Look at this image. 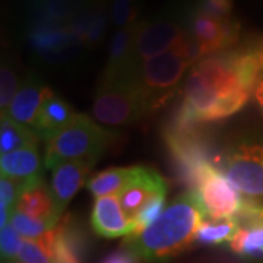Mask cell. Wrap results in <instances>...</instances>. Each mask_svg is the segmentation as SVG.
Here are the masks:
<instances>
[{"label":"cell","mask_w":263,"mask_h":263,"mask_svg":"<svg viewBox=\"0 0 263 263\" xmlns=\"http://www.w3.org/2000/svg\"><path fill=\"white\" fill-rule=\"evenodd\" d=\"M259 75L253 59L241 47L206 56L189 69L173 122L195 126L233 116L249 103Z\"/></svg>","instance_id":"6da1fadb"},{"label":"cell","mask_w":263,"mask_h":263,"mask_svg":"<svg viewBox=\"0 0 263 263\" xmlns=\"http://www.w3.org/2000/svg\"><path fill=\"white\" fill-rule=\"evenodd\" d=\"M205 218L197 192L187 190L174 197L149 227L127 235L124 247L146 262L167 260L192 246Z\"/></svg>","instance_id":"7a4b0ae2"},{"label":"cell","mask_w":263,"mask_h":263,"mask_svg":"<svg viewBox=\"0 0 263 263\" xmlns=\"http://www.w3.org/2000/svg\"><path fill=\"white\" fill-rule=\"evenodd\" d=\"M190 67L192 65L183 57L168 51L133 66L126 73L151 114L180 92L181 79L187 75Z\"/></svg>","instance_id":"3957f363"},{"label":"cell","mask_w":263,"mask_h":263,"mask_svg":"<svg viewBox=\"0 0 263 263\" xmlns=\"http://www.w3.org/2000/svg\"><path fill=\"white\" fill-rule=\"evenodd\" d=\"M114 139L113 132L98 126L85 114H76L73 122L46 143L44 167L53 170L62 162L78 160L97 162Z\"/></svg>","instance_id":"277c9868"},{"label":"cell","mask_w":263,"mask_h":263,"mask_svg":"<svg viewBox=\"0 0 263 263\" xmlns=\"http://www.w3.org/2000/svg\"><path fill=\"white\" fill-rule=\"evenodd\" d=\"M92 114L95 120L107 126H127L146 116V107L127 73L100 81L95 94Z\"/></svg>","instance_id":"5b68a950"},{"label":"cell","mask_w":263,"mask_h":263,"mask_svg":"<svg viewBox=\"0 0 263 263\" xmlns=\"http://www.w3.org/2000/svg\"><path fill=\"white\" fill-rule=\"evenodd\" d=\"M218 164L246 199L263 202V142L237 143Z\"/></svg>","instance_id":"8992f818"},{"label":"cell","mask_w":263,"mask_h":263,"mask_svg":"<svg viewBox=\"0 0 263 263\" xmlns=\"http://www.w3.org/2000/svg\"><path fill=\"white\" fill-rule=\"evenodd\" d=\"M195 192L209 219L235 218L249 202L214 164H206L202 168Z\"/></svg>","instance_id":"52a82bcc"},{"label":"cell","mask_w":263,"mask_h":263,"mask_svg":"<svg viewBox=\"0 0 263 263\" xmlns=\"http://www.w3.org/2000/svg\"><path fill=\"white\" fill-rule=\"evenodd\" d=\"M187 35V25H181L176 19L154 18L138 22L130 67L168 53Z\"/></svg>","instance_id":"ba28073f"},{"label":"cell","mask_w":263,"mask_h":263,"mask_svg":"<svg viewBox=\"0 0 263 263\" xmlns=\"http://www.w3.org/2000/svg\"><path fill=\"white\" fill-rule=\"evenodd\" d=\"M31 48L43 60L59 63L70 60L78 54L82 43L69 31L67 24L46 19H34L28 32Z\"/></svg>","instance_id":"9c48e42d"},{"label":"cell","mask_w":263,"mask_h":263,"mask_svg":"<svg viewBox=\"0 0 263 263\" xmlns=\"http://www.w3.org/2000/svg\"><path fill=\"white\" fill-rule=\"evenodd\" d=\"M238 233L230 243L237 254L263 260V205L249 200L246 208L235 216Z\"/></svg>","instance_id":"30bf717a"},{"label":"cell","mask_w":263,"mask_h":263,"mask_svg":"<svg viewBox=\"0 0 263 263\" xmlns=\"http://www.w3.org/2000/svg\"><path fill=\"white\" fill-rule=\"evenodd\" d=\"M95 162L88 160L67 161L59 164L53 168L51 176V195L54 199L57 215L62 218L66 206L84 186L88 179V174Z\"/></svg>","instance_id":"8fae6325"},{"label":"cell","mask_w":263,"mask_h":263,"mask_svg":"<svg viewBox=\"0 0 263 263\" xmlns=\"http://www.w3.org/2000/svg\"><path fill=\"white\" fill-rule=\"evenodd\" d=\"M161 192H167V181L154 168L136 167L133 179L117 196L124 214L129 216L130 221H133V218L148 202V199Z\"/></svg>","instance_id":"7c38bea8"},{"label":"cell","mask_w":263,"mask_h":263,"mask_svg":"<svg viewBox=\"0 0 263 263\" xmlns=\"http://www.w3.org/2000/svg\"><path fill=\"white\" fill-rule=\"evenodd\" d=\"M91 227L104 238L127 237L133 233V224L124 214L117 195L95 199L91 212Z\"/></svg>","instance_id":"4fadbf2b"},{"label":"cell","mask_w":263,"mask_h":263,"mask_svg":"<svg viewBox=\"0 0 263 263\" xmlns=\"http://www.w3.org/2000/svg\"><path fill=\"white\" fill-rule=\"evenodd\" d=\"M75 117L76 114L70 105L47 88L31 129L37 135L38 139L48 142L66 129Z\"/></svg>","instance_id":"5bb4252c"},{"label":"cell","mask_w":263,"mask_h":263,"mask_svg":"<svg viewBox=\"0 0 263 263\" xmlns=\"http://www.w3.org/2000/svg\"><path fill=\"white\" fill-rule=\"evenodd\" d=\"M16 211L24 212L35 219L48 221L54 226H57L59 221L62 219L57 215L51 190L47 187L43 177L22 181Z\"/></svg>","instance_id":"9a60e30c"},{"label":"cell","mask_w":263,"mask_h":263,"mask_svg":"<svg viewBox=\"0 0 263 263\" xmlns=\"http://www.w3.org/2000/svg\"><path fill=\"white\" fill-rule=\"evenodd\" d=\"M46 91L47 88L43 85L37 75H32V73L27 75L24 82L19 86L15 98L12 100L9 108L2 114L8 116L15 122L31 127L38 113V108L43 103Z\"/></svg>","instance_id":"2e32d148"},{"label":"cell","mask_w":263,"mask_h":263,"mask_svg":"<svg viewBox=\"0 0 263 263\" xmlns=\"http://www.w3.org/2000/svg\"><path fill=\"white\" fill-rule=\"evenodd\" d=\"M187 31L200 44L205 57L230 50L222 22L192 9L189 13Z\"/></svg>","instance_id":"e0dca14e"},{"label":"cell","mask_w":263,"mask_h":263,"mask_svg":"<svg viewBox=\"0 0 263 263\" xmlns=\"http://www.w3.org/2000/svg\"><path fill=\"white\" fill-rule=\"evenodd\" d=\"M44 161L38 154V146H29L0 157L2 176L19 181L41 179Z\"/></svg>","instance_id":"ac0fdd59"},{"label":"cell","mask_w":263,"mask_h":263,"mask_svg":"<svg viewBox=\"0 0 263 263\" xmlns=\"http://www.w3.org/2000/svg\"><path fill=\"white\" fill-rule=\"evenodd\" d=\"M84 238L72 222L70 215L62 216L54 228L53 260L54 263H81Z\"/></svg>","instance_id":"d6986e66"},{"label":"cell","mask_w":263,"mask_h":263,"mask_svg":"<svg viewBox=\"0 0 263 263\" xmlns=\"http://www.w3.org/2000/svg\"><path fill=\"white\" fill-rule=\"evenodd\" d=\"M136 28H138V22L133 24L132 27L116 31L110 44L108 59L103 76L111 78V76L123 75L130 69Z\"/></svg>","instance_id":"ffe728a7"},{"label":"cell","mask_w":263,"mask_h":263,"mask_svg":"<svg viewBox=\"0 0 263 263\" xmlns=\"http://www.w3.org/2000/svg\"><path fill=\"white\" fill-rule=\"evenodd\" d=\"M38 146V136L29 126L21 124L2 114L0 123V154L6 155L15 151Z\"/></svg>","instance_id":"44dd1931"},{"label":"cell","mask_w":263,"mask_h":263,"mask_svg":"<svg viewBox=\"0 0 263 263\" xmlns=\"http://www.w3.org/2000/svg\"><path fill=\"white\" fill-rule=\"evenodd\" d=\"M95 0H34L35 18L67 24Z\"/></svg>","instance_id":"7402d4cb"},{"label":"cell","mask_w":263,"mask_h":263,"mask_svg":"<svg viewBox=\"0 0 263 263\" xmlns=\"http://www.w3.org/2000/svg\"><path fill=\"white\" fill-rule=\"evenodd\" d=\"M136 167H116V168L104 170L101 173L95 174L91 180H88L86 187L97 197L111 196L119 195L127 183L133 179Z\"/></svg>","instance_id":"603a6c76"},{"label":"cell","mask_w":263,"mask_h":263,"mask_svg":"<svg viewBox=\"0 0 263 263\" xmlns=\"http://www.w3.org/2000/svg\"><path fill=\"white\" fill-rule=\"evenodd\" d=\"M238 230L240 227L235 218H227V219L205 218L195 235V241L206 246L231 243Z\"/></svg>","instance_id":"cb8c5ba5"},{"label":"cell","mask_w":263,"mask_h":263,"mask_svg":"<svg viewBox=\"0 0 263 263\" xmlns=\"http://www.w3.org/2000/svg\"><path fill=\"white\" fill-rule=\"evenodd\" d=\"M10 224L24 238H28V240H37L46 233L51 231L53 228H56L54 224H51L48 221L35 219V218L27 215L24 212H19V211L13 212V215L10 218Z\"/></svg>","instance_id":"d4e9b609"},{"label":"cell","mask_w":263,"mask_h":263,"mask_svg":"<svg viewBox=\"0 0 263 263\" xmlns=\"http://www.w3.org/2000/svg\"><path fill=\"white\" fill-rule=\"evenodd\" d=\"M165 197H167V192H161L148 199V202L139 209V212L132 221L133 222L132 234H138V233L143 231L161 215V212L164 211V205H165Z\"/></svg>","instance_id":"484cf974"},{"label":"cell","mask_w":263,"mask_h":263,"mask_svg":"<svg viewBox=\"0 0 263 263\" xmlns=\"http://www.w3.org/2000/svg\"><path fill=\"white\" fill-rule=\"evenodd\" d=\"M108 5L110 19L116 28H127L138 22L139 0H108Z\"/></svg>","instance_id":"4316f807"},{"label":"cell","mask_w":263,"mask_h":263,"mask_svg":"<svg viewBox=\"0 0 263 263\" xmlns=\"http://www.w3.org/2000/svg\"><path fill=\"white\" fill-rule=\"evenodd\" d=\"M19 84L18 76L15 73L13 67L8 63H2V72H0V107L2 113H5L9 108L12 100L18 92Z\"/></svg>","instance_id":"83f0119b"},{"label":"cell","mask_w":263,"mask_h":263,"mask_svg":"<svg viewBox=\"0 0 263 263\" xmlns=\"http://www.w3.org/2000/svg\"><path fill=\"white\" fill-rule=\"evenodd\" d=\"M233 0H195L193 3V10L216 19L218 22L233 19Z\"/></svg>","instance_id":"f1b7e54d"},{"label":"cell","mask_w":263,"mask_h":263,"mask_svg":"<svg viewBox=\"0 0 263 263\" xmlns=\"http://www.w3.org/2000/svg\"><path fill=\"white\" fill-rule=\"evenodd\" d=\"M22 235L19 234L18 231L13 228L12 224H8L6 227L2 228V259L3 262L12 263L15 259L19 257V252L22 247Z\"/></svg>","instance_id":"f546056e"},{"label":"cell","mask_w":263,"mask_h":263,"mask_svg":"<svg viewBox=\"0 0 263 263\" xmlns=\"http://www.w3.org/2000/svg\"><path fill=\"white\" fill-rule=\"evenodd\" d=\"M19 262L21 263H54L53 257L47 253V250L35 240L25 238L21 252H19Z\"/></svg>","instance_id":"4dcf8cb0"},{"label":"cell","mask_w":263,"mask_h":263,"mask_svg":"<svg viewBox=\"0 0 263 263\" xmlns=\"http://www.w3.org/2000/svg\"><path fill=\"white\" fill-rule=\"evenodd\" d=\"M241 48L253 59V62L257 66L259 72H263V37L249 40L245 46H241Z\"/></svg>","instance_id":"1f68e13d"},{"label":"cell","mask_w":263,"mask_h":263,"mask_svg":"<svg viewBox=\"0 0 263 263\" xmlns=\"http://www.w3.org/2000/svg\"><path fill=\"white\" fill-rule=\"evenodd\" d=\"M138 256L130 252L127 247L120 249L114 253L108 254L101 263H138Z\"/></svg>","instance_id":"d6a6232c"},{"label":"cell","mask_w":263,"mask_h":263,"mask_svg":"<svg viewBox=\"0 0 263 263\" xmlns=\"http://www.w3.org/2000/svg\"><path fill=\"white\" fill-rule=\"evenodd\" d=\"M253 95L254 101H256V105H257V108H259V111L262 114V119H263V72H260V75L257 78V81H256V84L253 86Z\"/></svg>","instance_id":"836d02e7"}]
</instances>
